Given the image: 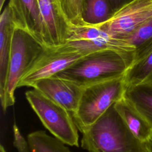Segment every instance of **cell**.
<instances>
[{
  "label": "cell",
  "instance_id": "cell-1",
  "mask_svg": "<svg viewBox=\"0 0 152 152\" xmlns=\"http://www.w3.org/2000/svg\"><path fill=\"white\" fill-rule=\"evenodd\" d=\"M81 145L89 152H148L129 131L114 104L81 132Z\"/></svg>",
  "mask_w": 152,
  "mask_h": 152
},
{
  "label": "cell",
  "instance_id": "cell-2",
  "mask_svg": "<svg viewBox=\"0 0 152 152\" xmlns=\"http://www.w3.org/2000/svg\"><path fill=\"white\" fill-rule=\"evenodd\" d=\"M133 62L132 58L118 52L101 50L83 57L54 77L84 88L125 75Z\"/></svg>",
  "mask_w": 152,
  "mask_h": 152
},
{
  "label": "cell",
  "instance_id": "cell-3",
  "mask_svg": "<svg viewBox=\"0 0 152 152\" xmlns=\"http://www.w3.org/2000/svg\"><path fill=\"white\" fill-rule=\"evenodd\" d=\"M45 46L27 32L14 27L10 47L7 78L1 105L5 111L15 103L14 92L21 78L42 52Z\"/></svg>",
  "mask_w": 152,
  "mask_h": 152
},
{
  "label": "cell",
  "instance_id": "cell-4",
  "mask_svg": "<svg viewBox=\"0 0 152 152\" xmlns=\"http://www.w3.org/2000/svg\"><path fill=\"white\" fill-rule=\"evenodd\" d=\"M126 87L124 75L84 87L78 108L72 115L78 129L81 132L97 121L124 97Z\"/></svg>",
  "mask_w": 152,
  "mask_h": 152
},
{
  "label": "cell",
  "instance_id": "cell-5",
  "mask_svg": "<svg viewBox=\"0 0 152 152\" xmlns=\"http://www.w3.org/2000/svg\"><path fill=\"white\" fill-rule=\"evenodd\" d=\"M26 97L43 125L65 144L78 147V128L70 112L37 90L27 91Z\"/></svg>",
  "mask_w": 152,
  "mask_h": 152
},
{
  "label": "cell",
  "instance_id": "cell-6",
  "mask_svg": "<svg viewBox=\"0 0 152 152\" xmlns=\"http://www.w3.org/2000/svg\"><path fill=\"white\" fill-rule=\"evenodd\" d=\"M65 43L87 54L110 50L134 61V49L126 41L116 39L99 27L86 22L69 26Z\"/></svg>",
  "mask_w": 152,
  "mask_h": 152
},
{
  "label": "cell",
  "instance_id": "cell-7",
  "mask_svg": "<svg viewBox=\"0 0 152 152\" xmlns=\"http://www.w3.org/2000/svg\"><path fill=\"white\" fill-rule=\"evenodd\" d=\"M87 55L66 43L55 47H45L20 81L18 88L31 87L39 80L53 77Z\"/></svg>",
  "mask_w": 152,
  "mask_h": 152
},
{
  "label": "cell",
  "instance_id": "cell-8",
  "mask_svg": "<svg viewBox=\"0 0 152 152\" xmlns=\"http://www.w3.org/2000/svg\"><path fill=\"white\" fill-rule=\"evenodd\" d=\"M151 18L152 0H134L114 12L107 21L96 26L112 36L126 42L142 24Z\"/></svg>",
  "mask_w": 152,
  "mask_h": 152
},
{
  "label": "cell",
  "instance_id": "cell-9",
  "mask_svg": "<svg viewBox=\"0 0 152 152\" xmlns=\"http://www.w3.org/2000/svg\"><path fill=\"white\" fill-rule=\"evenodd\" d=\"M42 24V39L46 47L65 43L69 25L64 18L56 0H37Z\"/></svg>",
  "mask_w": 152,
  "mask_h": 152
},
{
  "label": "cell",
  "instance_id": "cell-10",
  "mask_svg": "<svg viewBox=\"0 0 152 152\" xmlns=\"http://www.w3.org/2000/svg\"><path fill=\"white\" fill-rule=\"evenodd\" d=\"M31 87L64 107L71 115L78 108L83 88L70 81L54 76L39 80Z\"/></svg>",
  "mask_w": 152,
  "mask_h": 152
},
{
  "label": "cell",
  "instance_id": "cell-11",
  "mask_svg": "<svg viewBox=\"0 0 152 152\" xmlns=\"http://www.w3.org/2000/svg\"><path fill=\"white\" fill-rule=\"evenodd\" d=\"M8 6L14 27L27 32L43 45L37 0H9Z\"/></svg>",
  "mask_w": 152,
  "mask_h": 152
},
{
  "label": "cell",
  "instance_id": "cell-12",
  "mask_svg": "<svg viewBox=\"0 0 152 152\" xmlns=\"http://www.w3.org/2000/svg\"><path fill=\"white\" fill-rule=\"evenodd\" d=\"M114 107L132 134L140 141L145 142L152 136V128L144 118L124 97Z\"/></svg>",
  "mask_w": 152,
  "mask_h": 152
},
{
  "label": "cell",
  "instance_id": "cell-13",
  "mask_svg": "<svg viewBox=\"0 0 152 152\" xmlns=\"http://www.w3.org/2000/svg\"><path fill=\"white\" fill-rule=\"evenodd\" d=\"M14 25L8 5L0 16V97L4 93L7 78L9 56Z\"/></svg>",
  "mask_w": 152,
  "mask_h": 152
},
{
  "label": "cell",
  "instance_id": "cell-14",
  "mask_svg": "<svg viewBox=\"0 0 152 152\" xmlns=\"http://www.w3.org/2000/svg\"><path fill=\"white\" fill-rule=\"evenodd\" d=\"M124 97L137 109L152 128V84L126 86Z\"/></svg>",
  "mask_w": 152,
  "mask_h": 152
},
{
  "label": "cell",
  "instance_id": "cell-15",
  "mask_svg": "<svg viewBox=\"0 0 152 152\" xmlns=\"http://www.w3.org/2000/svg\"><path fill=\"white\" fill-rule=\"evenodd\" d=\"M126 42L134 49V63L150 53L152 52V18L142 24Z\"/></svg>",
  "mask_w": 152,
  "mask_h": 152
},
{
  "label": "cell",
  "instance_id": "cell-16",
  "mask_svg": "<svg viewBox=\"0 0 152 152\" xmlns=\"http://www.w3.org/2000/svg\"><path fill=\"white\" fill-rule=\"evenodd\" d=\"M31 152H71L65 143L48 135L44 131H36L27 135Z\"/></svg>",
  "mask_w": 152,
  "mask_h": 152
},
{
  "label": "cell",
  "instance_id": "cell-17",
  "mask_svg": "<svg viewBox=\"0 0 152 152\" xmlns=\"http://www.w3.org/2000/svg\"><path fill=\"white\" fill-rule=\"evenodd\" d=\"M113 11L109 0H84L83 19L91 25H99L107 21Z\"/></svg>",
  "mask_w": 152,
  "mask_h": 152
},
{
  "label": "cell",
  "instance_id": "cell-18",
  "mask_svg": "<svg viewBox=\"0 0 152 152\" xmlns=\"http://www.w3.org/2000/svg\"><path fill=\"white\" fill-rule=\"evenodd\" d=\"M124 80L126 86L152 84V52L134 62L126 71Z\"/></svg>",
  "mask_w": 152,
  "mask_h": 152
},
{
  "label": "cell",
  "instance_id": "cell-19",
  "mask_svg": "<svg viewBox=\"0 0 152 152\" xmlns=\"http://www.w3.org/2000/svg\"><path fill=\"white\" fill-rule=\"evenodd\" d=\"M61 12L69 25L83 23L84 0H56Z\"/></svg>",
  "mask_w": 152,
  "mask_h": 152
},
{
  "label": "cell",
  "instance_id": "cell-20",
  "mask_svg": "<svg viewBox=\"0 0 152 152\" xmlns=\"http://www.w3.org/2000/svg\"><path fill=\"white\" fill-rule=\"evenodd\" d=\"M14 145L18 152H30V148L28 141H27L21 135L18 126L14 124L13 126Z\"/></svg>",
  "mask_w": 152,
  "mask_h": 152
},
{
  "label": "cell",
  "instance_id": "cell-21",
  "mask_svg": "<svg viewBox=\"0 0 152 152\" xmlns=\"http://www.w3.org/2000/svg\"><path fill=\"white\" fill-rule=\"evenodd\" d=\"M134 0H109L113 13Z\"/></svg>",
  "mask_w": 152,
  "mask_h": 152
},
{
  "label": "cell",
  "instance_id": "cell-22",
  "mask_svg": "<svg viewBox=\"0 0 152 152\" xmlns=\"http://www.w3.org/2000/svg\"><path fill=\"white\" fill-rule=\"evenodd\" d=\"M145 145L148 152H152V136L147 141L145 142Z\"/></svg>",
  "mask_w": 152,
  "mask_h": 152
},
{
  "label": "cell",
  "instance_id": "cell-23",
  "mask_svg": "<svg viewBox=\"0 0 152 152\" xmlns=\"http://www.w3.org/2000/svg\"><path fill=\"white\" fill-rule=\"evenodd\" d=\"M7 0H0V10L1 12L3 10V7L4 5V4Z\"/></svg>",
  "mask_w": 152,
  "mask_h": 152
},
{
  "label": "cell",
  "instance_id": "cell-24",
  "mask_svg": "<svg viewBox=\"0 0 152 152\" xmlns=\"http://www.w3.org/2000/svg\"><path fill=\"white\" fill-rule=\"evenodd\" d=\"M0 152H6L4 147L2 145H1L0 146Z\"/></svg>",
  "mask_w": 152,
  "mask_h": 152
}]
</instances>
